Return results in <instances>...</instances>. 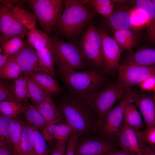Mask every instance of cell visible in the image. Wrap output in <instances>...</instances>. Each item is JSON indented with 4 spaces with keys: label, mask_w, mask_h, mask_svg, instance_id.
Returning a JSON list of instances; mask_svg holds the SVG:
<instances>
[{
    "label": "cell",
    "mask_w": 155,
    "mask_h": 155,
    "mask_svg": "<svg viewBox=\"0 0 155 155\" xmlns=\"http://www.w3.org/2000/svg\"><path fill=\"white\" fill-rule=\"evenodd\" d=\"M34 105L49 124H57L65 119L51 97L48 94L42 102Z\"/></svg>",
    "instance_id": "16"
},
{
    "label": "cell",
    "mask_w": 155,
    "mask_h": 155,
    "mask_svg": "<svg viewBox=\"0 0 155 155\" xmlns=\"http://www.w3.org/2000/svg\"><path fill=\"white\" fill-rule=\"evenodd\" d=\"M74 131L72 128L66 123L48 124L41 132L46 141L56 140L60 142L68 140Z\"/></svg>",
    "instance_id": "17"
},
{
    "label": "cell",
    "mask_w": 155,
    "mask_h": 155,
    "mask_svg": "<svg viewBox=\"0 0 155 155\" xmlns=\"http://www.w3.org/2000/svg\"><path fill=\"white\" fill-rule=\"evenodd\" d=\"M44 32L50 36L64 9L66 0H25Z\"/></svg>",
    "instance_id": "5"
},
{
    "label": "cell",
    "mask_w": 155,
    "mask_h": 155,
    "mask_svg": "<svg viewBox=\"0 0 155 155\" xmlns=\"http://www.w3.org/2000/svg\"><path fill=\"white\" fill-rule=\"evenodd\" d=\"M36 51L40 61L46 73L53 77H55V64L51 50L45 47Z\"/></svg>",
    "instance_id": "33"
},
{
    "label": "cell",
    "mask_w": 155,
    "mask_h": 155,
    "mask_svg": "<svg viewBox=\"0 0 155 155\" xmlns=\"http://www.w3.org/2000/svg\"><path fill=\"white\" fill-rule=\"evenodd\" d=\"M3 101L18 102L7 84L4 82L3 80L1 79L0 80V102Z\"/></svg>",
    "instance_id": "39"
},
{
    "label": "cell",
    "mask_w": 155,
    "mask_h": 155,
    "mask_svg": "<svg viewBox=\"0 0 155 155\" xmlns=\"http://www.w3.org/2000/svg\"><path fill=\"white\" fill-rule=\"evenodd\" d=\"M15 57L22 75L35 72L46 73L40 61L35 49L26 41L20 51L15 54Z\"/></svg>",
    "instance_id": "12"
},
{
    "label": "cell",
    "mask_w": 155,
    "mask_h": 155,
    "mask_svg": "<svg viewBox=\"0 0 155 155\" xmlns=\"http://www.w3.org/2000/svg\"><path fill=\"white\" fill-rule=\"evenodd\" d=\"M30 124L33 132L35 155H49V149L43 135L36 126Z\"/></svg>",
    "instance_id": "36"
},
{
    "label": "cell",
    "mask_w": 155,
    "mask_h": 155,
    "mask_svg": "<svg viewBox=\"0 0 155 155\" xmlns=\"http://www.w3.org/2000/svg\"><path fill=\"white\" fill-rule=\"evenodd\" d=\"M23 112L21 103L9 101L0 102V115L9 118L17 117Z\"/></svg>",
    "instance_id": "35"
},
{
    "label": "cell",
    "mask_w": 155,
    "mask_h": 155,
    "mask_svg": "<svg viewBox=\"0 0 155 155\" xmlns=\"http://www.w3.org/2000/svg\"><path fill=\"white\" fill-rule=\"evenodd\" d=\"M0 155H15L11 143L0 142Z\"/></svg>",
    "instance_id": "44"
},
{
    "label": "cell",
    "mask_w": 155,
    "mask_h": 155,
    "mask_svg": "<svg viewBox=\"0 0 155 155\" xmlns=\"http://www.w3.org/2000/svg\"><path fill=\"white\" fill-rule=\"evenodd\" d=\"M129 93L130 89L128 88L119 102L108 113L98 127L97 129L107 141L114 143L115 142H118L124 121L125 104Z\"/></svg>",
    "instance_id": "8"
},
{
    "label": "cell",
    "mask_w": 155,
    "mask_h": 155,
    "mask_svg": "<svg viewBox=\"0 0 155 155\" xmlns=\"http://www.w3.org/2000/svg\"><path fill=\"white\" fill-rule=\"evenodd\" d=\"M69 125L79 136L97 129L94 113L88 105L72 96L62 101L58 107ZM95 114V113H94Z\"/></svg>",
    "instance_id": "2"
},
{
    "label": "cell",
    "mask_w": 155,
    "mask_h": 155,
    "mask_svg": "<svg viewBox=\"0 0 155 155\" xmlns=\"http://www.w3.org/2000/svg\"><path fill=\"white\" fill-rule=\"evenodd\" d=\"M154 96H153V97L155 99V87L154 89Z\"/></svg>",
    "instance_id": "51"
},
{
    "label": "cell",
    "mask_w": 155,
    "mask_h": 155,
    "mask_svg": "<svg viewBox=\"0 0 155 155\" xmlns=\"http://www.w3.org/2000/svg\"><path fill=\"white\" fill-rule=\"evenodd\" d=\"M96 13L86 8L80 0H66L64 10L53 31L65 38H75Z\"/></svg>",
    "instance_id": "1"
},
{
    "label": "cell",
    "mask_w": 155,
    "mask_h": 155,
    "mask_svg": "<svg viewBox=\"0 0 155 155\" xmlns=\"http://www.w3.org/2000/svg\"><path fill=\"white\" fill-rule=\"evenodd\" d=\"M22 132V120L18 117L14 129L11 137V142L13 147L15 155H18Z\"/></svg>",
    "instance_id": "38"
},
{
    "label": "cell",
    "mask_w": 155,
    "mask_h": 155,
    "mask_svg": "<svg viewBox=\"0 0 155 155\" xmlns=\"http://www.w3.org/2000/svg\"><path fill=\"white\" fill-rule=\"evenodd\" d=\"M26 74L31 76L46 93L51 97L59 95L63 91L54 78L47 73L35 72Z\"/></svg>",
    "instance_id": "18"
},
{
    "label": "cell",
    "mask_w": 155,
    "mask_h": 155,
    "mask_svg": "<svg viewBox=\"0 0 155 155\" xmlns=\"http://www.w3.org/2000/svg\"><path fill=\"white\" fill-rule=\"evenodd\" d=\"M116 150L115 143L104 140L92 139L78 142L75 155H102Z\"/></svg>",
    "instance_id": "15"
},
{
    "label": "cell",
    "mask_w": 155,
    "mask_h": 155,
    "mask_svg": "<svg viewBox=\"0 0 155 155\" xmlns=\"http://www.w3.org/2000/svg\"><path fill=\"white\" fill-rule=\"evenodd\" d=\"M98 29L102 38L104 69L106 72H113L118 69L121 54L123 50L115 39L109 36L104 29L99 28Z\"/></svg>",
    "instance_id": "11"
},
{
    "label": "cell",
    "mask_w": 155,
    "mask_h": 155,
    "mask_svg": "<svg viewBox=\"0 0 155 155\" xmlns=\"http://www.w3.org/2000/svg\"><path fill=\"white\" fill-rule=\"evenodd\" d=\"M18 117L9 118L0 115V142L11 143V136Z\"/></svg>",
    "instance_id": "31"
},
{
    "label": "cell",
    "mask_w": 155,
    "mask_h": 155,
    "mask_svg": "<svg viewBox=\"0 0 155 155\" xmlns=\"http://www.w3.org/2000/svg\"><path fill=\"white\" fill-rule=\"evenodd\" d=\"M145 143L143 146V155H155V152L149 147Z\"/></svg>",
    "instance_id": "46"
},
{
    "label": "cell",
    "mask_w": 155,
    "mask_h": 155,
    "mask_svg": "<svg viewBox=\"0 0 155 155\" xmlns=\"http://www.w3.org/2000/svg\"><path fill=\"white\" fill-rule=\"evenodd\" d=\"M61 79L72 96L85 103L99 92L104 81L98 71L91 70L60 73Z\"/></svg>",
    "instance_id": "3"
},
{
    "label": "cell",
    "mask_w": 155,
    "mask_h": 155,
    "mask_svg": "<svg viewBox=\"0 0 155 155\" xmlns=\"http://www.w3.org/2000/svg\"><path fill=\"white\" fill-rule=\"evenodd\" d=\"M143 140L150 146L155 144V127L137 131Z\"/></svg>",
    "instance_id": "41"
},
{
    "label": "cell",
    "mask_w": 155,
    "mask_h": 155,
    "mask_svg": "<svg viewBox=\"0 0 155 155\" xmlns=\"http://www.w3.org/2000/svg\"><path fill=\"white\" fill-rule=\"evenodd\" d=\"M26 119L30 124L36 126L41 132L49 124L40 114L35 106L26 100L21 103Z\"/></svg>",
    "instance_id": "22"
},
{
    "label": "cell",
    "mask_w": 155,
    "mask_h": 155,
    "mask_svg": "<svg viewBox=\"0 0 155 155\" xmlns=\"http://www.w3.org/2000/svg\"><path fill=\"white\" fill-rule=\"evenodd\" d=\"M127 89L111 83L90 97L85 102L92 109L98 121V127L117 101Z\"/></svg>",
    "instance_id": "7"
},
{
    "label": "cell",
    "mask_w": 155,
    "mask_h": 155,
    "mask_svg": "<svg viewBox=\"0 0 155 155\" xmlns=\"http://www.w3.org/2000/svg\"><path fill=\"white\" fill-rule=\"evenodd\" d=\"M79 137L75 131L70 135L67 142L65 155H75V148L78 142Z\"/></svg>",
    "instance_id": "40"
},
{
    "label": "cell",
    "mask_w": 155,
    "mask_h": 155,
    "mask_svg": "<svg viewBox=\"0 0 155 155\" xmlns=\"http://www.w3.org/2000/svg\"><path fill=\"white\" fill-rule=\"evenodd\" d=\"M137 107L131 101L130 90L129 96L125 104L124 121L129 126L138 131L143 127L144 124Z\"/></svg>",
    "instance_id": "20"
},
{
    "label": "cell",
    "mask_w": 155,
    "mask_h": 155,
    "mask_svg": "<svg viewBox=\"0 0 155 155\" xmlns=\"http://www.w3.org/2000/svg\"><path fill=\"white\" fill-rule=\"evenodd\" d=\"M145 142L137 131L124 121L118 141L122 150L129 155H143Z\"/></svg>",
    "instance_id": "13"
},
{
    "label": "cell",
    "mask_w": 155,
    "mask_h": 155,
    "mask_svg": "<svg viewBox=\"0 0 155 155\" xmlns=\"http://www.w3.org/2000/svg\"><path fill=\"white\" fill-rule=\"evenodd\" d=\"M68 140L58 142L49 155H65Z\"/></svg>",
    "instance_id": "42"
},
{
    "label": "cell",
    "mask_w": 155,
    "mask_h": 155,
    "mask_svg": "<svg viewBox=\"0 0 155 155\" xmlns=\"http://www.w3.org/2000/svg\"><path fill=\"white\" fill-rule=\"evenodd\" d=\"M152 149L155 152V144L150 146Z\"/></svg>",
    "instance_id": "50"
},
{
    "label": "cell",
    "mask_w": 155,
    "mask_h": 155,
    "mask_svg": "<svg viewBox=\"0 0 155 155\" xmlns=\"http://www.w3.org/2000/svg\"><path fill=\"white\" fill-rule=\"evenodd\" d=\"M124 65L144 67L155 66V49L149 48L140 50L130 56Z\"/></svg>",
    "instance_id": "19"
},
{
    "label": "cell",
    "mask_w": 155,
    "mask_h": 155,
    "mask_svg": "<svg viewBox=\"0 0 155 155\" xmlns=\"http://www.w3.org/2000/svg\"><path fill=\"white\" fill-rule=\"evenodd\" d=\"M29 31L13 12L0 2V42L16 36L24 38Z\"/></svg>",
    "instance_id": "9"
},
{
    "label": "cell",
    "mask_w": 155,
    "mask_h": 155,
    "mask_svg": "<svg viewBox=\"0 0 155 155\" xmlns=\"http://www.w3.org/2000/svg\"><path fill=\"white\" fill-rule=\"evenodd\" d=\"M108 19L113 29L130 30L133 27L129 12L120 11L113 13Z\"/></svg>",
    "instance_id": "28"
},
{
    "label": "cell",
    "mask_w": 155,
    "mask_h": 155,
    "mask_svg": "<svg viewBox=\"0 0 155 155\" xmlns=\"http://www.w3.org/2000/svg\"><path fill=\"white\" fill-rule=\"evenodd\" d=\"M131 99L140 109L146 128L155 127V99L153 96L131 90Z\"/></svg>",
    "instance_id": "14"
},
{
    "label": "cell",
    "mask_w": 155,
    "mask_h": 155,
    "mask_svg": "<svg viewBox=\"0 0 155 155\" xmlns=\"http://www.w3.org/2000/svg\"><path fill=\"white\" fill-rule=\"evenodd\" d=\"M26 36V42L35 50L45 47L51 50L50 36L44 32L36 28L29 31Z\"/></svg>",
    "instance_id": "23"
},
{
    "label": "cell",
    "mask_w": 155,
    "mask_h": 155,
    "mask_svg": "<svg viewBox=\"0 0 155 155\" xmlns=\"http://www.w3.org/2000/svg\"><path fill=\"white\" fill-rule=\"evenodd\" d=\"M129 13L133 27L138 28L146 25L148 21V16L143 10L136 7Z\"/></svg>",
    "instance_id": "37"
},
{
    "label": "cell",
    "mask_w": 155,
    "mask_h": 155,
    "mask_svg": "<svg viewBox=\"0 0 155 155\" xmlns=\"http://www.w3.org/2000/svg\"><path fill=\"white\" fill-rule=\"evenodd\" d=\"M139 85L142 89L147 90H154L155 87V76H151L144 80Z\"/></svg>",
    "instance_id": "43"
},
{
    "label": "cell",
    "mask_w": 155,
    "mask_h": 155,
    "mask_svg": "<svg viewBox=\"0 0 155 155\" xmlns=\"http://www.w3.org/2000/svg\"><path fill=\"white\" fill-rule=\"evenodd\" d=\"M0 1L13 12L29 31L36 29V22L37 19L34 13L28 11L15 6L6 2L5 0H0Z\"/></svg>",
    "instance_id": "24"
},
{
    "label": "cell",
    "mask_w": 155,
    "mask_h": 155,
    "mask_svg": "<svg viewBox=\"0 0 155 155\" xmlns=\"http://www.w3.org/2000/svg\"><path fill=\"white\" fill-rule=\"evenodd\" d=\"M7 2L12 4L15 6L23 9L22 8L24 6V0H5Z\"/></svg>",
    "instance_id": "45"
},
{
    "label": "cell",
    "mask_w": 155,
    "mask_h": 155,
    "mask_svg": "<svg viewBox=\"0 0 155 155\" xmlns=\"http://www.w3.org/2000/svg\"><path fill=\"white\" fill-rule=\"evenodd\" d=\"M11 84H7L18 102L21 103L30 98L28 83L24 75L13 80Z\"/></svg>",
    "instance_id": "27"
},
{
    "label": "cell",
    "mask_w": 155,
    "mask_h": 155,
    "mask_svg": "<svg viewBox=\"0 0 155 155\" xmlns=\"http://www.w3.org/2000/svg\"><path fill=\"white\" fill-rule=\"evenodd\" d=\"M116 84L127 89L139 84L146 78L155 76V66L144 67L138 65H119Z\"/></svg>",
    "instance_id": "10"
},
{
    "label": "cell",
    "mask_w": 155,
    "mask_h": 155,
    "mask_svg": "<svg viewBox=\"0 0 155 155\" xmlns=\"http://www.w3.org/2000/svg\"><path fill=\"white\" fill-rule=\"evenodd\" d=\"M22 75L15 57V54L10 56L5 66L0 69V77L3 80H14Z\"/></svg>",
    "instance_id": "32"
},
{
    "label": "cell",
    "mask_w": 155,
    "mask_h": 155,
    "mask_svg": "<svg viewBox=\"0 0 155 155\" xmlns=\"http://www.w3.org/2000/svg\"><path fill=\"white\" fill-rule=\"evenodd\" d=\"M51 51L60 73L83 69L86 63L78 47L58 36H50Z\"/></svg>",
    "instance_id": "4"
},
{
    "label": "cell",
    "mask_w": 155,
    "mask_h": 155,
    "mask_svg": "<svg viewBox=\"0 0 155 155\" xmlns=\"http://www.w3.org/2000/svg\"><path fill=\"white\" fill-rule=\"evenodd\" d=\"M24 38L16 36L0 42L3 54L9 57L18 53L24 44Z\"/></svg>",
    "instance_id": "34"
},
{
    "label": "cell",
    "mask_w": 155,
    "mask_h": 155,
    "mask_svg": "<svg viewBox=\"0 0 155 155\" xmlns=\"http://www.w3.org/2000/svg\"><path fill=\"white\" fill-rule=\"evenodd\" d=\"M151 1L152 3L154 10L155 13V0H151Z\"/></svg>",
    "instance_id": "49"
},
{
    "label": "cell",
    "mask_w": 155,
    "mask_h": 155,
    "mask_svg": "<svg viewBox=\"0 0 155 155\" xmlns=\"http://www.w3.org/2000/svg\"><path fill=\"white\" fill-rule=\"evenodd\" d=\"M22 135L18 155H35L33 132L31 124L26 120H22Z\"/></svg>",
    "instance_id": "21"
},
{
    "label": "cell",
    "mask_w": 155,
    "mask_h": 155,
    "mask_svg": "<svg viewBox=\"0 0 155 155\" xmlns=\"http://www.w3.org/2000/svg\"><path fill=\"white\" fill-rule=\"evenodd\" d=\"M112 31L114 38L122 50L130 49L134 45L135 36L130 30L112 29Z\"/></svg>",
    "instance_id": "29"
},
{
    "label": "cell",
    "mask_w": 155,
    "mask_h": 155,
    "mask_svg": "<svg viewBox=\"0 0 155 155\" xmlns=\"http://www.w3.org/2000/svg\"><path fill=\"white\" fill-rule=\"evenodd\" d=\"M135 4L136 7L146 13L148 18L146 24L148 34L149 38L155 42V13L151 0H137Z\"/></svg>",
    "instance_id": "25"
},
{
    "label": "cell",
    "mask_w": 155,
    "mask_h": 155,
    "mask_svg": "<svg viewBox=\"0 0 155 155\" xmlns=\"http://www.w3.org/2000/svg\"><path fill=\"white\" fill-rule=\"evenodd\" d=\"M28 83L30 98L33 105L42 102L47 94L35 80L28 74L23 75Z\"/></svg>",
    "instance_id": "30"
},
{
    "label": "cell",
    "mask_w": 155,
    "mask_h": 155,
    "mask_svg": "<svg viewBox=\"0 0 155 155\" xmlns=\"http://www.w3.org/2000/svg\"><path fill=\"white\" fill-rule=\"evenodd\" d=\"M9 57L4 54H0V69L2 68L5 65Z\"/></svg>",
    "instance_id": "48"
},
{
    "label": "cell",
    "mask_w": 155,
    "mask_h": 155,
    "mask_svg": "<svg viewBox=\"0 0 155 155\" xmlns=\"http://www.w3.org/2000/svg\"><path fill=\"white\" fill-rule=\"evenodd\" d=\"M102 155H129L127 152L122 150H115L105 154Z\"/></svg>",
    "instance_id": "47"
},
{
    "label": "cell",
    "mask_w": 155,
    "mask_h": 155,
    "mask_svg": "<svg viewBox=\"0 0 155 155\" xmlns=\"http://www.w3.org/2000/svg\"><path fill=\"white\" fill-rule=\"evenodd\" d=\"M81 3L91 8L96 13L101 14L109 18L113 13L114 0H81Z\"/></svg>",
    "instance_id": "26"
},
{
    "label": "cell",
    "mask_w": 155,
    "mask_h": 155,
    "mask_svg": "<svg viewBox=\"0 0 155 155\" xmlns=\"http://www.w3.org/2000/svg\"><path fill=\"white\" fill-rule=\"evenodd\" d=\"M78 47L85 62L92 68V70L104 68L101 37L94 22L91 23L85 31Z\"/></svg>",
    "instance_id": "6"
}]
</instances>
